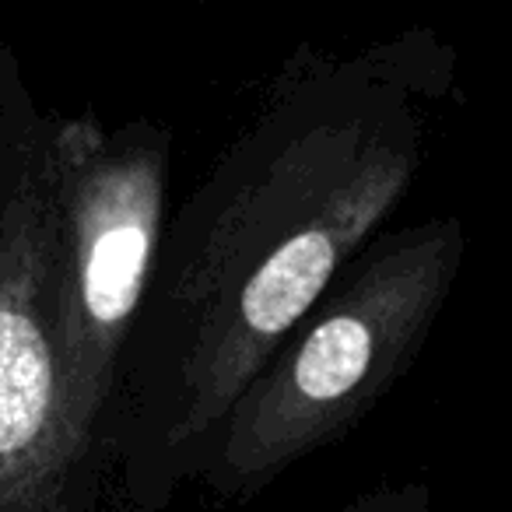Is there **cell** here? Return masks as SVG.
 <instances>
[{
	"label": "cell",
	"instance_id": "3957f363",
	"mask_svg": "<svg viewBox=\"0 0 512 512\" xmlns=\"http://www.w3.org/2000/svg\"><path fill=\"white\" fill-rule=\"evenodd\" d=\"M57 281L53 341L71 439L109 488V432L123 355L148 299L169 221L172 134L155 120L106 127L53 116Z\"/></svg>",
	"mask_w": 512,
	"mask_h": 512
},
{
	"label": "cell",
	"instance_id": "6da1fadb",
	"mask_svg": "<svg viewBox=\"0 0 512 512\" xmlns=\"http://www.w3.org/2000/svg\"><path fill=\"white\" fill-rule=\"evenodd\" d=\"M456 53L411 29L355 53L302 46L165 221L123 355L109 509L165 512L295 323L397 214Z\"/></svg>",
	"mask_w": 512,
	"mask_h": 512
},
{
	"label": "cell",
	"instance_id": "277c9868",
	"mask_svg": "<svg viewBox=\"0 0 512 512\" xmlns=\"http://www.w3.org/2000/svg\"><path fill=\"white\" fill-rule=\"evenodd\" d=\"M53 116L0 46V512H113L71 439L53 341Z\"/></svg>",
	"mask_w": 512,
	"mask_h": 512
},
{
	"label": "cell",
	"instance_id": "5b68a950",
	"mask_svg": "<svg viewBox=\"0 0 512 512\" xmlns=\"http://www.w3.org/2000/svg\"><path fill=\"white\" fill-rule=\"evenodd\" d=\"M341 512H435L432 488L425 481L379 484V488L362 491L358 498H351Z\"/></svg>",
	"mask_w": 512,
	"mask_h": 512
},
{
	"label": "cell",
	"instance_id": "7a4b0ae2",
	"mask_svg": "<svg viewBox=\"0 0 512 512\" xmlns=\"http://www.w3.org/2000/svg\"><path fill=\"white\" fill-rule=\"evenodd\" d=\"M463 256L460 218L383 228L249 379L197 481L246 502L355 432L432 341Z\"/></svg>",
	"mask_w": 512,
	"mask_h": 512
}]
</instances>
